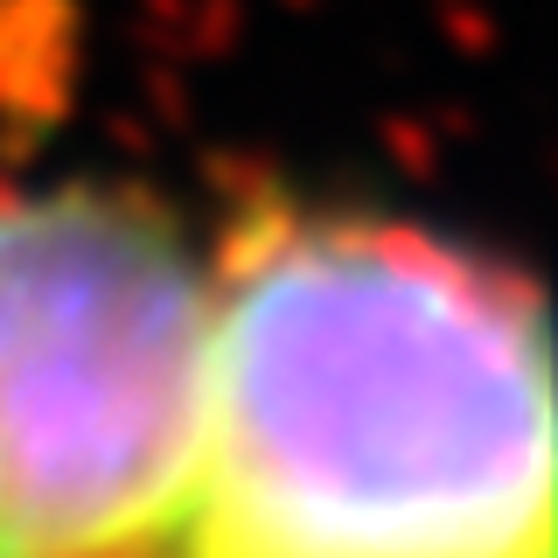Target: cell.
<instances>
[{
  "instance_id": "obj_1",
  "label": "cell",
  "mask_w": 558,
  "mask_h": 558,
  "mask_svg": "<svg viewBox=\"0 0 558 558\" xmlns=\"http://www.w3.org/2000/svg\"><path fill=\"white\" fill-rule=\"evenodd\" d=\"M189 517L196 558H551L537 293L405 223H252Z\"/></svg>"
},
{
  "instance_id": "obj_2",
  "label": "cell",
  "mask_w": 558,
  "mask_h": 558,
  "mask_svg": "<svg viewBox=\"0 0 558 558\" xmlns=\"http://www.w3.org/2000/svg\"><path fill=\"white\" fill-rule=\"evenodd\" d=\"M209 293L119 196L0 203V558H126L189 517Z\"/></svg>"
}]
</instances>
